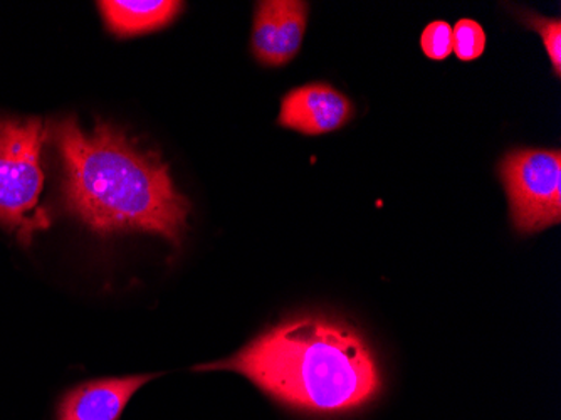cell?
<instances>
[{
    "mask_svg": "<svg viewBox=\"0 0 561 420\" xmlns=\"http://www.w3.org/2000/svg\"><path fill=\"white\" fill-rule=\"evenodd\" d=\"M53 140L62 159L69 213L101 236L141 230L181 246L191 202L176 191L157 151L141 150L110 123L84 132L75 116L53 125Z\"/></svg>",
    "mask_w": 561,
    "mask_h": 420,
    "instance_id": "1",
    "label": "cell"
},
{
    "mask_svg": "<svg viewBox=\"0 0 561 420\" xmlns=\"http://www.w3.org/2000/svg\"><path fill=\"white\" fill-rule=\"evenodd\" d=\"M195 371L236 372L283 406L314 416L364 409L381 390L380 366L360 331L314 315L283 321L231 359Z\"/></svg>",
    "mask_w": 561,
    "mask_h": 420,
    "instance_id": "2",
    "label": "cell"
},
{
    "mask_svg": "<svg viewBox=\"0 0 561 420\" xmlns=\"http://www.w3.org/2000/svg\"><path fill=\"white\" fill-rule=\"evenodd\" d=\"M46 138L41 118H0V224L24 246L50 224L39 205Z\"/></svg>",
    "mask_w": 561,
    "mask_h": 420,
    "instance_id": "3",
    "label": "cell"
},
{
    "mask_svg": "<svg viewBox=\"0 0 561 420\" xmlns=\"http://www.w3.org/2000/svg\"><path fill=\"white\" fill-rule=\"evenodd\" d=\"M516 230L535 234L561 220V154L525 148L500 166Z\"/></svg>",
    "mask_w": 561,
    "mask_h": 420,
    "instance_id": "4",
    "label": "cell"
},
{
    "mask_svg": "<svg viewBox=\"0 0 561 420\" xmlns=\"http://www.w3.org/2000/svg\"><path fill=\"white\" fill-rule=\"evenodd\" d=\"M308 4L296 0L260 2L252 30V53L266 66L288 65L299 53Z\"/></svg>",
    "mask_w": 561,
    "mask_h": 420,
    "instance_id": "5",
    "label": "cell"
},
{
    "mask_svg": "<svg viewBox=\"0 0 561 420\" xmlns=\"http://www.w3.org/2000/svg\"><path fill=\"white\" fill-rule=\"evenodd\" d=\"M352 101L330 84L314 83L289 91L280 103L279 122L305 135H323L343 128L353 118Z\"/></svg>",
    "mask_w": 561,
    "mask_h": 420,
    "instance_id": "6",
    "label": "cell"
},
{
    "mask_svg": "<svg viewBox=\"0 0 561 420\" xmlns=\"http://www.w3.org/2000/svg\"><path fill=\"white\" fill-rule=\"evenodd\" d=\"M156 377L105 378L72 388L59 406L58 420H119L135 391Z\"/></svg>",
    "mask_w": 561,
    "mask_h": 420,
    "instance_id": "7",
    "label": "cell"
},
{
    "mask_svg": "<svg viewBox=\"0 0 561 420\" xmlns=\"http://www.w3.org/2000/svg\"><path fill=\"white\" fill-rule=\"evenodd\" d=\"M106 27L116 36L128 37L162 30L182 11V2L173 0H148V2H126V0H103L98 2Z\"/></svg>",
    "mask_w": 561,
    "mask_h": 420,
    "instance_id": "8",
    "label": "cell"
},
{
    "mask_svg": "<svg viewBox=\"0 0 561 420\" xmlns=\"http://www.w3.org/2000/svg\"><path fill=\"white\" fill-rule=\"evenodd\" d=\"M454 49L457 59L461 61H474L481 58L486 49V33L481 24L472 19H461L453 30Z\"/></svg>",
    "mask_w": 561,
    "mask_h": 420,
    "instance_id": "9",
    "label": "cell"
},
{
    "mask_svg": "<svg viewBox=\"0 0 561 420\" xmlns=\"http://www.w3.org/2000/svg\"><path fill=\"white\" fill-rule=\"evenodd\" d=\"M421 46L428 59L444 61L453 55V27L444 21L431 22L422 33Z\"/></svg>",
    "mask_w": 561,
    "mask_h": 420,
    "instance_id": "10",
    "label": "cell"
},
{
    "mask_svg": "<svg viewBox=\"0 0 561 420\" xmlns=\"http://www.w3.org/2000/svg\"><path fill=\"white\" fill-rule=\"evenodd\" d=\"M529 24L543 37L545 47L550 56L557 76L561 75V21L560 19L531 18Z\"/></svg>",
    "mask_w": 561,
    "mask_h": 420,
    "instance_id": "11",
    "label": "cell"
}]
</instances>
